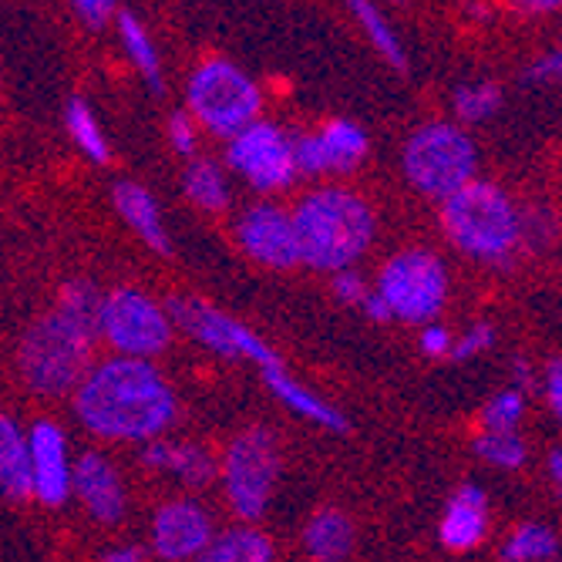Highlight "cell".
<instances>
[{
    "mask_svg": "<svg viewBox=\"0 0 562 562\" xmlns=\"http://www.w3.org/2000/svg\"><path fill=\"white\" fill-rule=\"evenodd\" d=\"M27 441H31V462H34V495L44 505H61L75 485L61 428L55 422H37Z\"/></svg>",
    "mask_w": 562,
    "mask_h": 562,
    "instance_id": "obj_14",
    "label": "cell"
},
{
    "mask_svg": "<svg viewBox=\"0 0 562 562\" xmlns=\"http://www.w3.org/2000/svg\"><path fill=\"white\" fill-rule=\"evenodd\" d=\"M485 536V495L475 485H462L441 519V542L454 552L475 549Z\"/></svg>",
    "mask_w": 562,
    "mask_h": 562,
    "instance_id": "obj_17",
    "label": "cell"
},
{
    "mask_svg": "<svg viewBox=\"0 0 562 562\" xmlns=\"http://www.w3.org/2000/svg\"><path fill=\"white\" fill-rule=\"evenodd\" d=\"M516 378H519V384H532V374H529L526 361H516Z\"/></svg>",
    "mask_w": 562,
    "mask_h": 562,
    "instance_id": "obj_43",
    "label": "cell"
},
{
    "mask_svg": "<svg viewBox=\"0 0 562 562\" xmlns=\"http://www.w3.org/2000/svg\"><path fill=\"white\" fill-rule=\"evenodd\" d=\"M502 105V91L495 85H469L454 91V112L465 122H482Z\"/></svg>",
    "mask_w": 562,
    "mask_h": 562,
    "instance_id": "obj_30",
    "label": "cell"
},
{
    "mask_svg": "<svg viewBox=\"0 0 562 562\" xmlns=\"http://www.w3.org/2000/svg\"><path fill=\"white\" fill-rule=\"evenodd\" d=\"M522 11L529 14H539V11H559L555 0H529V4H522Z\"/></svg>",
    "mask_w": 562,
    "mask_h": 562,
    "instance_id": "obj_42",
    "label": "cell"
},
{
    "mask_svg": "<svg viewBox=\"0 0 562 562\" xmlns=\"http://www.w3.org/2000/svg\"><path fill=\"white\" fill-rule=\"evenodd\" d=\"M75 415L101 438L151 445L176 418V394L148 361L112 357L75 391Z\"/></svg>",
    "mask_w": 562,
    "mask_h": 562,
    "instance_id": "obj_1",
    "label": "cell"
},
{
    "mask_svg": "<svg viewBox=\"0 0 562 562\" xmlns=\"http://www.w3.org/2000/svg\"><path fill=\"white\" fill-rule=\"evenodd\" d=\"M495 340V330H492V324H475L462 340H454V347H451V357L454 361H469V357H475L479 350H485L488 344Z\"/></svg>",
    "mask_w": 562,
    "mask_h": 562,
    "instance_id": "obj_32",
    "label": "cell"
},
{
    "mask_svg": "<svg viewBox=\"0 0 562 562\" xmlns=\"http://www.w3.org/2000/svg\"><path fill=\"white\" fill-rule=\"evenodd\" d=\"M361 306H364V314H368L371 321H391V317H394V311H391L387 300H384L378 290H371V296H368Z\"/></svg>",
    "mask_w": 562,
    "mask_h": 562,
    "instance_id": "obj_39",
    "label": "cell"
},
{
    "mask_svg": "<svg viewBox=\"0 0 562 562\" xmlns=\"http://www.w3.org/2000/svg\"><path fill=\"white\" fill-rule=\"evenodd\" d=\"M350 11L357 14V21L364 24V31H368V37H371V44L381 50V55H384V58H387V61H391L397 71H404V68H407L404 47H401V41H397L394 27L384 21V14H381L374 4H368V0H353Z\"/></svg>",
    "mask_w": 562,
    "mask_h": 562,
    "instance_id": "obj_25",
    "label": "cell"
},
{
    "mask_svg": "<svg viewBox=\"0 0 562 562\" xmlns=\"http://www.w3.org/2000/svg\"><path fill=\"white\" fill-rule=\"evenodd\" d=\"M91 337L71 317H65L58 306L47 317H41L21 340V374L27 387L37 394H68L78 391L81 381L91 374Z\"/></svg>",
    "mask_w": 562,
    "mask_h": 562,
    "instance_id": "obj_4",
    "label": "cell"
},
{
    "mask_svg": "<svg viewBox=\"0 0 562 562\" xmlns=\"http://www.w3.org/2000/svg\"><path fill=\"white\" fill-rule=\"evenodd\" d=\"M101 337H105L122 357H145L169 347L172 327L169 314L142 290L119 286L105 296V317H101Z\"/></svg>",
    "mask_w": 562,
    "mask_h": 562,
    "instance_id": "obj_9",
    "label": "cell"
},
{
    "mask_svg": "<svg viewBox=\"0 0 562 562\" xmlns=\"http://www.w3.org/2000/svg\"><path fill=\"white\" fill-rule=\"evenodd\" d=\"M105 562H142V549H135V546L112 549V552H105Z\"/></svg>",
    "mask_w": 562,
    "mask_h": 562,
    "instance_id": "obj_40",
    "label": "cell"
},
{
    "mask_svg": "<svg viewBox=\"0 0 562 562\" xmlns=\"http://www.w3.org/2000/svg\"><path fill=\"white\" fill-rule=\"evenodd\" d=\"M71 11L88 24V27H105L112 18H119V8L112 0H75Z\"/></svg>",
    "mask_w": 562,
    "mask_h": 562,
    "instance_id": "obj_33",
    "label": "cell"
},
{
    "mask_svg": "<svg viewBox=\"0 0 562 562\" xmlns=\"http://www.w3.org/2000/svg\"><path fill=\"white\" fill-rule=\"evenodd\" d=\"M145 469L172 472L189 485H210L216 482V458L199 445H176V441H151L142 451Z\"/></svg>",
    "mask_w": 562,
    "mask_h": 562,
    "instance_id": "obj_16",
    "label": "cell"
},
{
    "mask_svg": "<svg viewBox=\"0 0 562 562\" xmlns=\"http://www.w3.org/2000/svg\"><path fill=\"white\" fill-rule=\"evenodd\" d=\"M529 78L532 81H562V50H552V55L539 58L529 68Z\"/></svg>",
    "mask_w": 562,
    "mask_h": 562,
    "instance_id": "obj_38",
    "label": "cell"
},
{
    "mask_svg": "<svg viewBox=\"0 0 562 562\" xmlns=\"http://www.w3.org/2000/svg\"><path fill=\"white\" fill-rule=\"evenodd\" d=\"M300 257L317 270L344 273L374 239V213L353 192L317 189L293 210Z\"/></svg>",
    "mask_w": 562,
    "mask_h": 562,
    "instance_id": "obj_2",
    "label": "cell"
},
{
    "mask_svg": "<svg viewBox=\"0 0 562 562\" xmlns=\"http://www.w3.org/2000/svg\"><path fill=\"white\" fill-rule=\"evenodd\" d=\"M115 206L122 213V220L159 252H169V233L162 226V213L159 202L151 199V192L138 182H119L115 186Z\"/></svg>",
    "mask_w": 562,
    "mask_h": 562,
    "instance_id": "obj_18",
    "label": "cell"
},
{
    "mask_svg": "<svg viewBox=\"0 0 562 562\" xmlns=\"http://www.w3.org/2000/svg\"><path fill=\"white\" fill-rule=\"evenodd\" d=\"M75 492L98 522H119L125 513V492H122L119 472L112 469L109 458H101L98 451H85L78 458Z\"/></svg>",
    "mask_w": 562,
    "mask_h": 562,
    "instance_id": "obj_15",
    "label": "cell"
},
{
    "mask_svg": "<svg viewBox=\"0 0 562 562\" xmlns=\"http://www.w3.org/2000/svg\"><path fill=\"white\" fill-rule=\"evenodd\" d=\"M260 88L252 85L233 61L210 58L189 78V109L216 135H239L260 112Z\"/></svg>",
    "mask_w": 562,
    "mask_h": 562,
    "instance_id": "obj_6",
    "label": "cell"
},
{
    "mask_svg": "<svg viewBox=\"0 0 562 562\" xmlns=\"http://www.w3.org/2000/svg\"><path fill=\"white\" fill-rule=\"evenodd\" d=\"M186 192L199 210H223L226 206V179L213 162H195L186 172Z\"/></svg>",
    "mask_w": 562,
    "mask_h": 562,
    "instance_id": "obj_28",
    "label": "cell"
},
{
    "mask_svg": "<svg viewBox=\"0 0 562 562\" xmlns=\"http://www.w3.org/2000/svg\"><path fill=\"white\" fill-rule=\"evenodd\" d=\"M169 317H176L199 344H206L210 350H216L223 357H249V361L260 364L263 371L283 368V361L270 350V344H263L257 334L246 330L243 324H236L233 317H226L220 306H213L206 300L172 296Z\"/></svg>",
    "mask_w": 562,
    "mask_h": 562,
    "instance_id": "obj_10",
    "label": "cell"
},
{
    "mask_svg": "<svg viewBox=\"0 0 562 562\" xmlns=\"http://www.w3.org/2000/svg\"><path fill=\"white\" fill-rule=\"evenodd\" d=\"M546 394H549L555 418L562 422V361H549V368H546Z\"/></svg>",
    "mask_w": 562,
    "mask_h": 562,
    "instance_id": "obj_37",
    "label": "cell"
},
{
    "mask_svg": "<svg viewBox=\"0 0 562 562\" xmlns=\"http://www.w3.org/2000/svg\"><path fill=\"white\" fill-rule=\"evenodd\" d=\"M0 485L11 498L34 495V462H31V441L21 428L4 418L0 422Z\"/></svg>",
    "mask_w": 562,
    "mask_h": 562,
    "instance_id": "obj_19",
    "label": "cell"
},
{
    "mask_svg": "<svg viewBox=\"0 0 562 562\" xmlns=\"http://www.w3.org/2000/svg\"><path fill=\"white\" fill-rule=\"evenodd\" d=\"M334 293H337L344 303H364V300L371 296V290L364 286V280L357 277V273H350V270H344V273L334 277Z\"/></svg>",
    "mask_w": 562,
    "mask_h": 562,
    "instance_id": "obj_34",
    "label": "cell"
},
{
    "mask_svg": "<svg viewBox=\"0 0 562 562\" xmlns=\"http://www.w3.org/2000/svg\"><path fill=\"white\" fill-rule=\"evenodd\" d=\"M195 562H273V542L260 529L239 526L216 536Z\"/></svg>",
    "mask_w": 562,
    "mask_h": 562,
    "instance_id": "obj_22",
    "label": "cell"
},
{
    "mask_svg": "<svg viewBox=\"0 0 562 562\" xmlns=\"http://www.w3.org/2000/svg\"><path fill=\"white\" fill-rule=\"evenodd\" d=\"M526 412V401H522V391H498L482 412V422L488 431H513L519 425Z\"/></svg>",
    "mask_w": 562,
    "mask_h": 562,
    "instance_id": "obj_31",
    "label": "cell"
},
{
    "mask_svg": "<svg viewBox=\"0 0 562 562\" xmlns=\"http://www.w3.org/2000/svg\"><path fill=\"white\" fill-rule=\"evenodd\" d=\"M404 172L418 192L435 199H451L472 186L475 176V145L462 128L431 122L418 128L404 148Z\"/></svg>",
    "mask_w": 562,
    "mask_h": 562,
    "instance_id": "obj_5",
    "label": "cell"
},
{
    "mask_svg": "<svg viewBox=\"0 0 562 562\" xmlns=\"http://www.w3.org/2000/svg\"><path fill=\"white\" fill-rule=\"evenodd\" d=\"M451 337H448V330L445 327H438V324H431V327H425L422 330V350L425 353H431V357H441V353H451Z\"/></svg>",
    "mask_w": 562,
    "mask_h": 562,
    "instance_id": "obj_36",
    "label": "cell"
},
{
    "mask_svg": "<svg viewBox=\"0 0 562 562\" xmlns=\"http://www.w3.org/2000/svg\"><path fill=\"white\" fill-rule=\"evenodd\" d=\"M229 166L249 179L257 189H280L296 172V151L293 138L283 135L273 122H252L229 142Z\"/></svg>",
    "mask_w": 562,
    "mask_h": 562,
    "instance_id": "obj_11",
    "label": "cell"
},
{
    "mask_svg": "<svg viewBox=\"0 0 562 562\" xmlns=\"http://www.w3.org/2000/svg\"><path fill=\"white\" fill-rule=\"evenodd\" d=\"M475 451L498 469H519L526 462V445L516 431H485L475 438Z\"/></svg>",
    "mask_w": 562,
    "mask_h": 562,
    "instance_id": "obj_29",
    "label": "cell"
},
{
    "mask_svg": "<svg viewBox=\"0 0 562 562\" xmlns=\"http://www.w3.org/2000/svg\"><path fill=\"white\" fill-rule=\"evenodd\" d=\"M321 148L327 159V172H347L364 159L368 135L361 125L337 119V122H327V128L321 132Z\"/></svg>",
    "mask_w": 562,
    "mask_h": 562,
    "instance_id": "obj_23",
    "label": "cell"
},
{
    "mask_svg": "<svg viewBox=\"0 0 562 562\" xmlns=\"http://www.w3.org/2000/svg\"><path fill=\"white\" fill-rule=\"evenodd\" d=\"M65 119H68V132H71V138L81 145L85 156H88V159H94V162H109V142H105V135H101V128H98L94 115L88 112V105H85L81 98H71V101H68Z\"/></svg>",
    "mask_w": 562,
    "mask_h": 562,
    "instance_id": "obj_27",
    "label": "cell"
},
{
    "mask_svg": "<svg viewBox=\"0 0 562 562\" xmlns=\"http://www.w3.org/2000/svg\"><path fill=\"white\" fill-rule=\"evenodd\" d=\"M555 552H559V539L546 526H522L502 546L505 562H542V559H552Z\"/></svg>",
    "mask_w": 562,
    "mask_h": 562,
    "instance_id": "obj_26",
    "label": "cell"
},
{
    "mask_svg": "<svg viewBox=\"0 0 562 562\" xmlns=\"http://www.w3.org/2000/svg\"><path fill=\"white\" fill-rule=\"evenodd\" d=\"M263 374H267L270 391H273L286 407H293L296 415L311 418V422H317V425H324V428H330V431H347V428H350L347 418L337 412V407H330L324 397H317L314 391H306L300 381H293L290 371L273 368V371H263Z\"/></svg>",
    "mask_w": 562,
    "mask_h": 562,
    "instance_id": "obj_21",
    "label": "cell"
},
{
    "mask_svg": "<svg viewBox=\"0 0 562 562\" xmlns=\"http://www.w3.org/2000/svg\"><path fill=\"white\" fill-rule=\"evenodd\" d=\"M277 472H280V458L270 431L249 428L239 438H233L223 462V482L233 513L239 519H260L267 513Z\"/></svg>",
    "mask_w": 562,
    "mask_h": 562,
    "instance_id": "obj_7",
    "label": "cell"
},
{
    "mask_svg": "<svg viewBox=\"0 0 562 562\" xmlns=\"http://www.w3.org/2000/svg\"><path fill=\"white\" fill-rule=\"evenodd\" d=\"M119 34L125 41V50H128V58L138 65V71L148 78L151 91H162V61H159V50L156 44H151V37L145 34L142 21L132 14V11H119Z\"/></svg>",
    "mask_w": 562,
    "mask_h": 562,
    "instance_id": "obj_24",
    "label": "cell"
},
{
    "mask_svg": "<svg viewBox=\"0 0 562 562\" xmlns=\"http://www.w3.org/2000/svg\"><path fill=\"white\" fill-rule=\"evenodd\" d=\"M445 267L438 257L422 249H407L391 257L381 270L378 293L387 300L394 317L407 324H425L445 306Z\"/></svg>",
    "mask_w": 562,
    "mask_h": 562,
    "instance_id": "obj_8",
    "label": "cell"
},
{
    "mask_svg": "<svg viewBox=\"0 0 562 562\" xmlns=\"http://www.w3.org/2000/svg\"><path fill=\"white\" fill-rule=\"evenodd\" d=\"M445 233L458 249L475 260H508L522 239V216L502 189L492 182H472L445 199Z\"/></svg>",
    "mask_w": 562,
    "mask_h": 562,
    "instance_id": "obj_3",
    "label": "cell"
},
{
    "mask_svg": "<svg viewBox=\"0 0 562 562\" xmlns=\"http://www.w3.org/2000/svg\"><path fill=\"white\" fill-rule=\"evenodd\" d=\"M303 546L317 562H344L353 549V526L337 508H324L303 529Z\"/></svg>",
    "mask_w": 562,
    "mask_h": 562,
    "instance_id": "obj_20",
    "label": "cell"
},
{
    "mask_svg": "<svg viewBox=\"0 0 562 562\" xmlns=\"http://www.w3.org/2000/svg\"><path fill=\"white\" fill-rule=\"evenodd\" d=\"M549 472H552V479H555V485L562 488V448L549 454Z\"/></svg>",
    "mask_w": 562,
    "mask_h": 562,
    "instance_id": "obj_41",
    "label": "cell"
},
{
    "mask_svg": "<svg viewBox=\"0 0 562 562\" xmlns=\"http://www.w3.org/2000/svg\"><path fill=\"white\" fill-rule=\"evenodd\" d=\"M213 542V519L202 505L179 498L166 502L156 519H151V549L159 559L182 562V559H199Z\"/></svg>",
    "mask_w": 562,
    "mask_h": 562,
    "instance_id": "obj_13",
    "label": "cell"
},
{
    "mask_svg": "<svg viewBox=\"0 0 562 562\" xmlns=\"http://www.w3.org/2000/svg\"><path fill=\"white\" fill-rule=\"evenodd\" d=\"M236 239L257 263H267L277 270H290V267L303 263L296 223L280 206H273V202H257V206H249L236 223Z\"/></svg>",
    "mask_w": 562,
    "mask_h": 562,
    "instance_id": "obj_12",
    "label": "cell"
},
{
    "mask_svg": "<svg viewBox=\"0 0 562 562\" xmlns=\"http://www.w3.org/2000/svg\"><path fill=\"white\" fill-rule=\"evenodd\" d=\"M169 138L176 145V151H182V156H192L195 151V132H192V122L186 112H176L169 119Z\"/></svg>",
    "mask_w": 562,
    "mask_h": 562,
    "instance_id": "obj_35",
    "label": "cell"
}]
</instances>
